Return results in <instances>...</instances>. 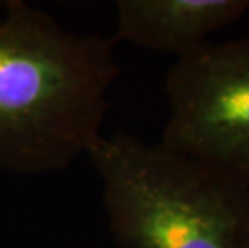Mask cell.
Instances as JSON below:
<instances>
[{"instance_id": "3", "label": "cell", "mask_w": 249, "mask_h": 248, "mask_svg": "<svg viewBox=\"0 0 249 248\" xmlns=\"http://www.w3.org/2000/svg\"><path fill=\"white\" fill-rule=\"evenodd\" d=\"M164 92L161 144L249 189V38L208 40L177 58Z\"/></svg>"}, {"instance_id": "1", "label": "cell", "mask_w": 249, "mask_h": 248, "mask_svg": "<svg viewBox=\"0 0 249 248\" xmlns=\"http://www.w3.org/2000/svg\"><path fill=\"white\" fill-rule=\"evenodd\" d=\"M119 77L116 42L70 31L23 0L0 18V170L42 176L70 168L105 135Z\"/></svg>"}, {"instance_id": "4", "label": "cell", "mask_w": 249, "mask_h": 248, "mask_svg": "<svg viewBox=\"0 0 249 248\" xmlns=\"http://www.w3.org/2000/svg\"><path fill=\"white\" fill-rule=\"evenodd\" d=\"M114 42L178 58L249 12V0H118Z\"/></svg>"}, {"instance_id": "2", "label": "cell", "mask_w": 249, "mask_h": 248, "mask_svg": "<svg viewBox=\"0 0 249 248\" xmlns=\"http://www.w3.org/2000/svg\"><path fill=\"white\" fill-rule=\"evenodd\" d=\"M87 158L116 248H249V189L125 131Z\"/></svg>"}]
</instances>
